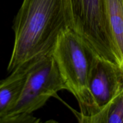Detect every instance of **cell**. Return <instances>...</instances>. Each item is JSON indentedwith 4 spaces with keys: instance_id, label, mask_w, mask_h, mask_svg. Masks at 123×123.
I'll return each mask as SVG.
<instances>
[{
    "instance_id": "1",
    "label": "cell",
    "mask_w": 123,
    "mask_h": 123,
    "mask_svg": "<svg viewBox=\"0 0 123 123\" xmlns=\"http://www.w3.org/2000/svg\"><path fill=\"white\" fill-rule=\"evenodd\" d=\"M69 27L65 0H23L14 20V42L7 71L53 53L59 35Z\"/></svg>"
},
{
    "instance_id": "2",
    "label": "cell",
    "mask_w": 123,
    "mask_h": 123,
    "mask_svg": "<svg viewBox=\"0 0 123 123\" xmlns=\"http://www.w3.org/2000/svg\"><path fill=\"white\" fill-rule=\"evenodd\" d=\"M53 56L68 87L78 103L83 115H91L95 108L88 88V79L96 54L70 28L59 35Z\"/></svg>"
},
{
    "instance_id": "3",
    "label": "cell",
    "mask_w": 123,
    "mask_h": 123,
    "mask_svg": "<svg viewBox=\"0 0 123 123\" xmlns=\"http://www.w3.org/2000/svg\"><path fill=\"white\" fill-rule=\"evenodd\" d=\"M69 28L96 55L119 66L106 14L105 0H65Z\"/></svg>"
},
{
    "instance_id": "4",
    "label": "cell",
    "mask_w": 123,
    "mask_h": 123,
    "mask_svg": "<svg viewBox=\"0 0 123 123\" xmlns=\"http://www.w3.org/2000/svg\"><path fill=\"white\" fill-rule=\"evenodd\" d=\"M62 90H68V87L53 54L43 56L30 67L18 103L4 117L31 114L42 108L51 97L56 96L57 92Z\"/></svg>"
},
{
    "instance_id": "5",
    "label": "cell",
    "mask_w": 123,
    "mask_h": 123,
    "mask_svg": "<svg viewBox=\"0 0 123 123\" xmlns=\"http://www.w3.org/2000/svg\"><path fill=\"white\" fill-rule=\"evenodd\" d=\"M88 88L95 114L123 89V71L115 62L95 55L89 73Z\"/></svg>"
},
{
    "instance_id": "6",
    "label": "cell",
    "mask_w": 123,
    "mask_h": 123,
    "mask_svg": "<svg viewBox=\"0 0 123 123\" xmlns=\"http://www.w3.org/2000/svg\"><path fill=\"white\" fill-rule=\"evenodd\" d=\"M36 61L18 67L10 73L9 76L0 82V118L7 115L18 103L29 68Z\"/></svg>"
},
{
    "instance_id": "7",
    "label": "cell",
    "mask_w": 123,
    "mask_h": 123,
    "mask_svg": "<svg viewBox=\"0 0 123 123\" xmlns=\"http://www.w3.org/2000/svg\"><path fill=\"white\" fill-rule=\"evenodd\" d=\"M105 3L112 42L123 71V0H105Z\"/></svg>"
},
{
    "instance_id": "8",
    "label": "cell",
    "mask_w": 123,
    "mask_h": 123,
    "mask_svg": "<svg viewBox=\"0 0 123 123\" xmlns=\"http://www.w3.org/2000/svg\"><path fill=\"white\" fill-rule=\"evenodd\" d=\"M82 123H123V89L104 107L91 115L76 114Z\"/></svg>"
},
{
    "instance_id": "9",
    "label": "cell",
    "mask_w": 123,
    "mask_h": 123,
    "mask_svg": "<svg viewBox=\"0 0 123 123\" xmlns=\"http://www.w3.org/2000/svg\"><path fill=\"white\" fill-rule=\"evenodd\" d=\"M39 122V120L34 117L31 114H16L0 118V123H32Z\"/></svg>"
}]
</instances>
